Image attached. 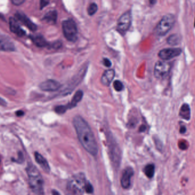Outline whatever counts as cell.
<instances>
[{
    "instance_id": "cell-9",
    "label": "cell",
    "mask_w": 195,
    "mask_h": 195,
    "mask_svg": "<svg viewBox=\"0 0 195 195\" xmlns=\"http://www.w3.org/2000/svg\"><path fill=\"white\" fill-rule=\"evenodd\" d=\"M61 84L54 80H47L40 84V88L43 91L54 92L61 88Z\"/></svg>"
},
{
    "instance_id": "cell-28",
    "label": "cell",
    "mask_w": 195,
    "mask_h": 195,
    "mask_svg": "<svg viewBox=\"0 0 195 195\" xmlns=\"http://www.w3.org/2000/svg\"><path fill=\"white\" fill-rule=\"evenodd\" d=\"M24 2H25V1H23V0H13V1H12V3L15 5H20L22 4Z\"/></svg>"
},
{
    "instance_id": "cell-33",
    "label": "cell",
    "mask_w": 195,
    "mask_h": 195,
    "mask_svg": "<svg viewBox=\"0 0 195 195\" xmlns=\"http://www.w3.org/2000/svg\"><path fill=\"white\" fill-rule=\"evenodd\" d=\"M51 193H52V195H61L60 193L55 189H53Z\"/></svg>"
},
{
    "instance_id": "cell-12",
    "label": "cell",
    "mask_w": 195,
    "mask_h": 195,
    "mask_svg": "<svg viewBox=\"0 0 195 195\" xmlns=\"http://www.w3.org/2000/svg\"><path fill=\"white\" fill-rule=\"evenodd\" d=\"M15 16L17 20H19L20 22H21L24 25L27 27L30 30L36 31L37 29L36 25L33 23L25 14L21 12H17Z\"/></svg>"
},
{
    "instance_id": "cell-34",
    "label": "cell",
    "mask_w": 195,
    "mask_h": 195,
    "mask_svg": "<svg viewBox=\"0 0 195 195\" xmlns=\"http://www.w3.org/2000/svg\"><path fill=\"white\" fill-rule=\"evenodd\" d=\"M145 129H146V126H142L140 128V131H141V132H143V131H145Z\"/></svg>"
},
{
    "instance_id": "cell-26",
    "label": "cell",
    "mask_w": 195,
    "mask_h": 195,
    "mask_svg": "<svg viewBox=\"0 0 195 195\" xmlns=\"http://www.w3.org/2000/svg\"><path fill=\"white\" fill-rule=\"evenodd\" d=\"M179 147L180 148V149L185 150L187 148V142H186L185 141H184V140L179 141Z\"/></svg>"
},
{
    "instance_id": "cell-18",
    "label": "cell",
    "mask_w": 195,
    "mask_h": 195,
    "mask_svg": "<svg viewBox=\"0 0 195 195\" xmlns=\"http://www.w3.org/2000/svg\"><path fill=\"white\" fill-rule=\"evenodd\" d=\"M30 38L34 44L38 47H45L48 45L46 40L41 35H34L32 36Z\"/></svg>"
},
{
    "instance_id": "cell-4",
    "label": "cell",
    "mask_w": 195,
    "mask_h": 195,
    "mask_svg": "<svg viewBox=\"0 0 195 195\" xmlns=\"http://www.w3.org/2000/svg\"><path fill=\"white\" fill-rule=\"evenodd\" d=\"M175 21V16L172 14H167L163 17L156 27L155 32L158 36H164L172 29Z\"/></svg>"
},
{
    "instance_id": "cell-20",
    "label": "cell",
    "mask_w": 195,
    "mask_h": 195,
    "mask_svg": "<svg viewBox=\"0 0 195 195\" xmlns=\"http://www.w3.org/2000/svg\"><path fill=\"white\" fill-rule=\"evenodd\" d=\"M144 172L148 178H152L155 174V166L152 164L146 165L144 169Z\"/></svg>"
},
{
    "instance_id": "cell-29",
    "label": "cell",
    "mask_w": 195,
    "mask_h": 195,
    "mask_svg": "<svg viewBox=\"0 0 195 195\" xmlns=\"http://www.w3.org/2000/svg\"><path fill=\"white\" fill-rule=\"evenodd\" d=\"M49 2L46 1H41L40 2V5H41V9H42L44 7H46V5H48Z\"/></svg>"
},
{
    "instance_id": "cell-16",
    "label": "cell",
    "mask_w": 195,
    "mask_h": 195,
    "mask_svg": "<svg viewBox=\"0 0 195 195\" xmlns=\"http://www.w3.org/2000/svg\"><path fill=\"white\" fill-rule=\"evenodd\" d=\"M179 115L183 119L189 120L191 119V109L188 104H184L181 106L179 112Z\"/></svg>"
},
{
    "instance_id": "cell-15",
    "label": "cell",
    "mask_w": 195,
    "mask_h": 195,
    "mask_svg": "<svg viewBox=\"0 0 195 195\" xmlns=\"http://www.w3.org/2000/svg\"><path fill=\"white\" fill-rule=\"evenodd\" d=\"M115 75V70L113 69H109L106 70L105 72L103 73L101 77L100 81L103 85L109 86L112 82L114 77Z\"/></svg>"
},
{
    "instance_id": "cell-35",
    "label": "cell",
    "mask_w": 195,
    "mask_h": 195,
    "mask_svg": "<svg viewBox=\"0 0 195 195\" xmlns=\"http://www.w3.org/2000/svg\"><path fill=\"white\" fill-rule=\"evenodd\" d=\"M1 158H0V165H1Z\"/></svg>"
},
{
    "instance_id": "cell-10",
    "label": "cell",
    "mask_w": 195,
    "mask_h": 195,
    "mask_svg": "<svg viewBox=\"0 0 195 195\" xmlns=\"http://www.w3.org/2000/svg\"><path fill=\"white\" fill-rule=\"evenodd\" d=\"M16 49L14 44L9 37L0 35V50L5 52H13Z\"/></svg>"
},
{
    "instance_id": "cell-3",
    "label": "cell",
    "mask_w": 195,
    "mask_h": 195,
    "mask_svg": "<svg viewBox=\"0 0 195 195\" xmlns=\"http://www.w3.org/2000/svg\"><path fill=\"white\" fill-rule=\"evenodd\" d=\"M88 182L85 175L82 173H78L70 178L67 184V189L73 195H82L86 191Z\"/></svg>"
},
{
    "instance_id": "cell-23",
    "label": "cell",
    "mask_w": 195,
    "mask_h": 195,
    "mask_svg": "<svg viewBox=\"0 0 195 195\" xmlns=\"http://www.w3.org/2000/svg\"><path fill=\"white\" fill-rule=\"evenodd\" d=\"M113 86H114V90H116L117 92H120L124 88V85L123 83L119 80L115 81L113 83Z\"/></svg>"
},
{
    "instance_id": "cell-5",
    "label": "cell",
    "mask_w": 195,
    "mask_h": 195,
    "mask_svg": "<svg viewBox=\"0 0 195 195\" xmlns=\"http://www.w3.org/2000/svg\"><path fill=\"white\" fill-rule=\"evenodd\" d=\"M62 28L64 36L71 42H76L78 38V29L74 20L69 18L64 20L62 23Z\"/></svg>"
},
{
    "instance_id": "cell-32",
    "label": "cell",
    "mask_w": 195,
    "mask_h": 195,
    "mask_svg": "<svg viewBox=\"0 0 195 195\" xmlns=\"http://www.w3.org/2000/svg\"><path fill=\"white\" fill-rule=\"evenodd\" d=\"M0 104H1V105L6 106V105H7V102H6L4 100L1 99V98L0 97Z\"/></svg>"
},
{
    "instance_id": "cell-25",
    "label": "cell",
    "mask_w": 195,
    "mask_h": 195,
    "mask_svg": "<svg viewBox=\"0 0 195 195\" xmlns=\"http://www.w3.org/2000/svg\"><path fill=\"white\" fill-rule=\"evenodd\" d=\"M24 157H23V153L21 152H19L18 154V159L16 160H15V162H16L17 163H23L24 162Z\"/></svg>"
},
{
    "instance_id": "cell-8",
    "label": "cell",
    "mask_w": 195,
    "mask_h": 195,
    "mask_svg": "<svg viewBox=\"0 0 195 195\" xmlns=\"http://www.w3.org/2000/svg\"><path fill=\"white\" fill-rule=\"evenodd\" d=\"M182 52V50L180 48H171L161 50L159 52L158 55L160 59L163 61H167L179 56Z\"/></svg>"
},
{
    "instance_id": "cell-30",
    "label": "cell",
    "mask_w": 195,
    "mask_h": 195,
    "mask_svg": "<svg viewBox=\"0 0 195 195\" xmlns=\"http://www.w3.org/2000/svg\"><path fill=\"white\" fill-rule=\"evenodd\" d=\"M16 114L17 116L21 117V116H23V115H24V112H23L22 110H18L17 112H16Z\"/></svg>"
},
{
    "instance_id": "cell-2",
    "label": "cell",
    "mask_w": 195,
    "mask_h": 195,
    "mask_svg": "<svg viewBox=\"0 0 195 195\" xmlns=\"http://www.w3.org/2000/svg\"><path fill=\"white\" fill-rule=\"evenodd\" d=\"M27 172L32 191L36 195H44V181L38 169L32 164H29Z\"/></svg>"
},
{
    "instance_id": "cell-13",
    "label": "cell",
    "mask_w": 195,
    "mask_h": 195,
    "mask_svg": "<svg viewBox=\"0 0 195 195\" xmlns=\"http://www.w3.org/2000/svg\"><path fill=\"white\" fill-rule=\"evenodd\" d=\"M9 26L10 30L12 32V33L16 34L18 36L21 37L25 35V31L21 28L20 24L16 18L10 17L9 19Z\"/></svg>"
},
{
    "instance_id": "cell-14",
    "label": "cell",
    "mask_w": 195,
    "mask_h": 195,
    "mask_svg": "<svg viewBox=\"0 0 195 195\" xmlns=\"http://www.w3.org/2000/svg\"><path fill=\"white\" fill-rule=\"evenodd\" d=\"M34 157L37 164L40 165L43 171L49 173L50 171V168L46 159L37 152H35Z\"/></svg>"
},
{
    "instance_id": "cell-17",
    "label": "cell",
    "mask_w": 195,
    "mask_h": 195,
    "mask_svg": "<svg viewBox=\"0 0 195 195\" xmlns=\"http://www.w3.org/2000/svg\"><path fill=\"white\" fill-rule=\"evenodd\" d=\"M43 20L49 23L54 24L56 23L57 20V12L56 10H51L48 12L43 17Z\"/></svg>"
},
{
    "instance_id": "cell-31",
    "label": "cell",
    "mask_w": 195,
    "mask_h": 195,
    "mask_svg": "<svg viewBox=\"0 0 195 195\" xmlns=\"http://www.w3.org/2000/svg\"><path fill=\"white\" fill-rule=\"evenodd\" d=\"M186 128H185L184 126H181V128H180V132L181 133H184L186 132Z\"/></svg>"
},
{
    "instance_id": "cell-19",
    "label": "cell",
    "mask_w": 195,
    "mask_h": 195,
    "mask_svg": "<svg viewBox=\"0 0 195 195\" xmlns=\"http://www.w3.org/2000/svg\"><path fill=\"white\" fill-rule=\"evenodd\" d=\"M83 96V92L82 90H78L75 93L74 96H73V99L71 100V103H70L69 105L67 106L68 108H73L74 107L76 106L77 104L80 103L82 99Z\"/></svg>"
},
{
    "instance_id": "cell-22",
    "label": "cell",
    "mask_w": 195,
    "mask_h": 195,
    "mask_svg": "<svg viewBox=\"0 0 195 195\" xmlns=\"http://www.w3.org/2000/svg\"><path fill=\"white\" fill-rule=\"evenodd\" d=\"M98 10V6L95 3H91L87 8V13L90 16H93L96 13Z\"/></svg>"
},
{
    "instance_id": "cell-11",
    "label": "cell",
    "mask_w": 195,
    "mask_h": 195,
    "mask_svg": "<svg viewBox=\"0 0 195 195\" xmlns=\"http://www.w3.org/2000/svg\"><path fill=\"white\" fill-rule=\"evenodd\" d=\"M134 170L131 167H128L123 171L120 182L121 185L124 189H128L131 185V180L134 175Z\"/></svg>"
},
{
    "instance_id": "cell-1",
    "label": "cell",
    "mask_w": 195,
    "mask_h": 195,
    "mask_svg": "<svg viewBox=\"0 0 195 195\" xmlns=\"http://www.w3.org/2000/svg\"><path fill=\"white\" fill-rule=\"evenodd\" d=\"M73 125L77 136L84 149L92 156H96L98 152L97 142L89 124L81 116H75Z\"/></svg>"
},
{
    "instance_id": "cell-7",
    "label": "cell",
    "mask_w": 195,
    "mask_h": 195,
    "mask_svg": "<svg viewBox=\"0 0 195 195\" xmlns=\"http://www.w3.org/2000/svg\"><path fill=\"white\" fill-rule=\"evenodd\" d=\"M131 13L127 11L120 17L117 23V29L120 32H126L129 30L131 23Z\"/></svg>"
},
{
    "instance_id": "cell-24",
    "label": "cell",
    "mask_w": 195,
    "mask_h": 195,
    "mask_svg": "<svg viewBox=\"0 0 195 195\" xmlns=\"http://www.w3.org/2000/svg\"><path fill=\"white\" fill-rule=\"evenodd\" d=\"M67 109L68 107L67 105L57 106L55 108V111L58 114H63L66 112V110Z\"/></svg>"
},
{
    "instance_id": "cell-21",
    "label": "cell",
    "mask_w": 195,
    "mask_h": 195,
    "mask_svg": "<svg viewBox=\"0 0 195 195\" xmlns=\"http://www.w3.org/2000/svg\"><path fill=\"white\" fill-rule=\"evenodd\" d=\"M180 37L178 34H173L167 38V43L171 45H176L180 43Z\"/></svg>"
},
{
    "instance_id": "cell-27",
    "label": "cell",
    "mask_w": 195,
    "mask_h": 195,
    "mask_svg": "<svg viewBox=\"0 0 195 195\" xmlns=\"http://www.w3.org/2000/svg\"><path fill=\"white\" fill-rule=\"evenodd\" d=\"M103 64L107 68H110V67H111V62L108 59H103Z\"/></svg>"
},
{
    "instance_id": "cell-6",
    "label": "cell",
    "mask_w": 195,
    "mask_h": 195,
    "mask_svg": "<svg viewBox=\"0 0 195 195\" xmlns=\"http://www.w3.org/2000/svg\"><path fill=\"white\" fill-rule=\"evenodd\" d=\"M171 68L169 63L161 60L156 63L154 66V75L156 79H162L168 74Z\"/></svg>"
}]
</instances>
